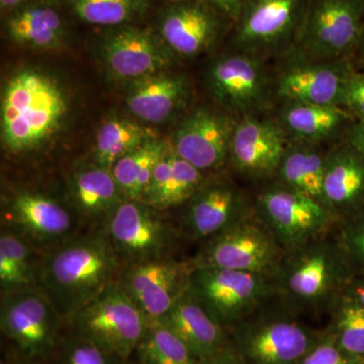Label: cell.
<instances>
[{
	"instance_id": "e0dca14e",
	"label": "cell",
	"mask_w": 364,
	"mask_h": 364,
	"mask_svg": "<svg viewBox=\"0 0 364 364\" xmlns=\"http://www.w3.org/2000/svg\"><path fill=\"white\" fill-rule=\"evenodd\" d=\"M287 136L277 122L255 114L242 117L232 135L230 165L249 181H273L289 143Z\"/></svg>"
},
{
	"instance_id": "d6986e66",
	"label": "cell",
	"mask_w": 364,
	"mask_h": 364,
	"mask_svg": "<svg viewBox=\"0 0 364 364\" xmlns=\"http://www.w3.org/2000/svg\"><path fill=\"white\" fill-rule=\"evenodd\" d=\"M353 69L347 59L299 58L275 80V93L286 102L342 107L344 88Z\"/></svg>"
},
{
	"instance_id": "836d02e7",
	"label": "cell",
	"mask_w": 364,
	"mask_h": 364,
	"mask_svg": "<svg viewBox=\"0 0 364 364\" xmlns=\"http://www.w3.org/2000/svg\"><path fill=\"white\" fill-rule=\"evenodd\" d=\"M328 314L330 321L326 331L342 350L364 363V309L341 294Z\"/></svg>"
},
{
	"instance_id": "f6af8a7d",
	"label": "cell",
	"mask_w": 364,
	"mask_h": 364,
	"mask_svg": "<svg viewBox=\"0 0 364 364\" xmlns=\"http://www.w3.org/2000/svg\"><path fill=\"white\" fill-rule=\"evenodd\" d=\"M16 364H33V363H28V361H21V363H18Z\"/></svg>"
},
{
	"instance_id": "603a6c76",
	"label": "cell",
	"mask_w": 364,
	"mask_h": 364,
	"mask_svg": "<svg viewBox=\"0 0 364 364\" xmlns=\"http://www.w3.org/2000/svg\"><path fill=\"white\" fill-rule=\"evenodd\" d=\"M162 323L179 337L198 359L230 346L229 333L189 291H186Z\"/></svg>"
},
{
	"instance_id": "277c9868",
	"label": "cell",
	"mask_w": 364,
	"mask_h": 364,
	"mask_svg": "<svg viewBox=\"0 0 364 364\" xmlns=\"http://www.w3.org/2000/svg\"><path fill=\"white\" fill-rule=\"evenodd\" d=\"M66 111L65 95L53 79L37 71L18 72L2 95L4 145L14 153L35 149L58 130Z\"/></svg>"
},
{
	"instance_id": "7402d4cb",
	"label": "cell",
	"mask_w": 364,
	"mask_h": 364,
	"mask_svg": "<svg viewBox=\"0 0 364 364\" xmlns=\"http://www.w3.org/2000/svg\"><path fill=\"white\" fill-rule=\"evenodd\" d=\"M203 2H183L170 6L163 14L160 32L167 46L183 57L205 51L219 36V18Z\"/></svg>"
},
{
	"instance_id": "ffe728a7",
	"label": "cell",
	"mask_w": 364,
	"mask_h": 364,
	"mask_svg": "<svg viewBox=\"0 0 364 364\" xmlns=\"http://www.w3.org/2000/svg\"><path fill=\"white\" fill-rule=\"evenodd\" d=\"M102 58L117 78L138 79L156 74L168 63V56L147 31L124 28L102 45Z\"/></svg>"
},
{
	"instance_id": "d590c367",
	"label": "cell",
	"mask_w": 364,
	"mask_h": 364,
	"mask_svg": "<svg viewBox=\"0 0 364 364\" xmlns=\"http://www.w3.org/2000/svg\"><path fill=\"white\" fill-rule=\"evenodd\" d=\"M334 236L353 277L364 275V208L341 220Z\"/></svg>"
},
{
	"instance_id": "f1b7e54d",
	"label": "cell",
	"mask_w": 364,
	"mask_h": 364,
	"mask_svg": "<svg viewBox=\"0 0 364 364\" xmlns=\"http://www.w3.org/2000/svg\"><path fill=\"white\" fill-rule=\"evenodd\" d=\"M42 251L23 235L2 227L0 232L1 294L38 287Z\"/></svg>"
},
{
	"instance_id": "f546056e",
	"label": "cell",
	"mask_w": 364,
	"mask_h": 364,
	"mask_svg": "<svg viewBox=\"0 0 364 364\" xmlns=\"http://www.w3.org/2000/svg\"><path fill=\"white\" fill-rule=\"evenodd\" d=\"M170 143L155 139L121 158L112 172L127 200H142L155 167L168 150Z\"/></svg>"
},
{
	"instance_id": "d6a6232c",
	"label": "cell",
	"mask_w": 364,
	"mask_h": 364,
	"mask_svg": "<svg viewBox=\"0 0 364 364\" xmlns=\"http://www.w3.org/2000/svg\"><path fill=\"white\" fill-rule=\"evenodd\" d=\"M138 364H196L198 358L161 321H150L135 352Z\"/></svg>"
},
{
	"instance_id": "7c38bea8",
	"label": "cell",
	"mask_w": 364,
	"mask_h": 364,
	"mask_svg": "<svg viewBox=\"0 0 364 364\" xmlns=\"http://www.w3.org/2000/svg\"><path fill=\"white\" fill-rule=\"evenodd\" d=\"M65 322L39 287L1 294L0 328L28 360L56 351Z\"/></svg>"
},
{
	"instance_id": "52a82bcc",
	"label": "cell",
	"mask_w": 364,
	"mask_h": 364,
	"mask_svg": "<svg viewBox=\"0 0 364 364\" xmlns=\"http://www.w3.org/2000/svg\"><path fill=\"white\" fill-rule=\"evenodd\" d=\"M284 249L253 210L200 244L193 268L217 267L272 275Z\"/></svg>"
},
{
	"instance_id": "7dc6e473",
	"label": "cell",
	"mask_w": 364,
	"mask_h": 364,
	"mask_svg": "<svg viewBox=\"0 0 364 364\" xmlns=\"http://www.w3.org/2000/svg\"><path fill=\"white\" fill-rule=\"evenodd\" d=\"M363 43L364 45V32H363V40H361V44H363Z\"/></svg>"
},
{
	"instance_id": "8fae6325",
	"label": "cell",
	"mask_w": 364,
	"mask_h": 364,
	"mask_svg": "<svg viewBox=\"0 0 364 364\" xmlns=\"http://www.w3.org/2000/svg\"><path fill=\"white\" fill-rule=\"evenodd\" d=\"M310 0H242L235 44L262 58L296 47Z\"/></svg>"
},
{
	"instance_id": "bcb514c9",
	"label": "cell",
	"mask_w": 364,
	"mask_h": 364,
	"mask_svg": "<svg viewBox=\"0 0 364 364\" xmlns=\"http://www.w3.org/2000/svg\"><path fill=\"white\" fill-rule=\"evenodd\" d=\"M124 364H138V363H136H136H130V361H127V363Z\"/></svg>"
},
{
	"instance_id": "5b68a950",
	"label": "cell",
	"mask_w": 364,
	"mask_h": 364,
	"mask_svg": "<svg viewBox=\"0 0 364 364\" xmlns=\"http://www.w3.org/2000/svg\"><path fill=\"white\" fill-rule=\"evenodd\" d=\"M65 323L72 332L127 363L145 336L150 320L117 282Z\"/></svg>"
},
{
	"instance_id": "74e56055",
	"label": "cell",
	"mask_w": 364,
	"mask_h": 364,
	"mask_svg": "<svg viewBox=\"0 0 364 364\" xmlns=\"http://www.w3.org/2000/svg\"><path fill=\"white\" fill-rule=\"evenodd\" d=\"M342 350L325 329L315 346L306 354L299 364H363Z\"/></svg>"
},
{
	"instance_id": "d4e9b609",
	"label": "cell",
	"mask_w": 364,
	"mask_h": 364,
	"mask_svg": "<svg viewBox=\"0 0 364 364\" xmlns=\"http://www.w3.org/2000/svg\"><path fill=\"white\" fill-rule=\"evenodd\" d=\"M70 198L79 219L98 225L100 229L114 208L126 200L112 170L97 164L73 174Z\"/></svg>"
},
{
	"instance_id": "8992f818",
	"label": "cell",
	"mask_w": 364,
	"mask_h": 364,
	"mask_svg": "<svg viewBox=\"0 0 364 364\" xmlns=\"http://www.w3.org/2000/svg\"><path fill=\"white\" fill-rule=\"evenodd\" d=\"M124 268L171 257L177 226L142 200H124L100 228Z\"/></svg>"
},
{
	"instance_id": "6da1fadb",
	"label": "cell",
	"mask_w": 364,
	"mask_h": 364,
	"mask_svg": "<svg viewBox=\"0 0 364 364\" xmlns=\"http://www.w3.org/2000/svg\"><path fill=\"white\" fill-rule=\"evenodd\" d=\"M124 269L102 229L93 230L42 253L38 287L66 321L117 284Z\"/></svg>"
},
{
	"instance_id": "f35d334b",
	"label": "cell",
	"mask_w": 364,
	"mask_h": 364,
	"mask_svg": "<svg viewBox=\"0 0 364 364\" xmlns=\"http://www.w3.org/2000/svg\"><path fill=\"white\" fill-rule=\"evenodd\" d=\"M342 107L356 121H364V71H353L345 85Z\"/></svg>"
},
{
	"instance_id": "e575fe53",
	"label": "cell",
	"mask_w": 364,
	"mask_h": 364,
	"mask_svg": "<svg viewBox=\"0 0 364 364\" xmlns=\"http://www.w3.org/2000/svg\"><path fill=\"white\" fill-rule=\"evenodd\" d=\"M143 7L144 0H73L76 14L92 25H121L140 14Z\"/></svg>"
},
{
	"instance_id": "9a60e30c",
	"label": "cell",
	"mask_w": 364,
	"mask_h": 364,
	"mask_svg": "<svg viewBox=\"0 0 364 364\" xmlns=\"http://www.w3.org/2000/svg\"><path fill=\"white\" fill-rule=\"evenodd\" d=\"M191 270V261L171 256L126 267L119 282L150 321H158L188 291Z\"/></svg>"
},
{
	"instance_id": "8d00e7d4",
	"label": "cell",
	"mask_w": 364,
	"mask_h": 364,
	"mask_svg": "<svg viewBox=\"0 0 364 364\" xmlns=\"http://www.w3.org/2000/svg\"><path fill=\"white\" fill-rule=\"evenodd\" d=\"M56 364H124L114 354L105 350L91 340L71 331L70 336L60 340Z\"/></svg>"
},
{
	"instance_id": "30bf717a",
	"label": "cell",
	"mask_w": 364,
	"mask_h": 364,
	"mask_svg": "<svg viewBox=\"0 0 364 364\" xmlns=\"http://www.w3.org/2000/svg\"><path fill=\"white\" fill-rule=\"evenodd\" d=\"M364 0H310L296 54L309 60L346 59L361 44Z\"/></svg>"
},
{
	"instance_id": "83f0119b",
	"label": "cell",
	"mask_w": 364,
	"mask_h": 364,
	"mask_svg": "<svg viewBox=\"0 0 364 364\" xmlns=\"http://www.w3.org/2000/svg\"><path fill=\"white\" fill-rule=\"evenodd\" d=\"M327 153L318 145L289 142L273 181L324 202V174Z\"/></svg>"
},
{
	"instance_id": "9c48e42d",
	"label": "cell",
	"mask_w": 364,
	"mask_h": 364,
	"mask_svg": "<svg viewBox=\"0 0 364 364\" xmlns=\"http://www.w3.org/2000/svg\"><path fill=\"white\" fill-rule=\"evenodd\" d=\"M253 208L284 250L332 233L339 223L323 203L273 181L253 196Z\"/></svg>"
},
{
	"instance_id": "7bdbcfd3",
	"label": "cell",
	"mask_w": 364,
	"mask_h": 364,
	"mask_svg": "<svg viewBox=\"0 0 364 364\" xmlns=\"http://www.w3.org/2000/svg\"><path fill=\"white\" fill-rule=\"evenodd\" d=\"M345 142L364 155V121H356L347 132Z\"/></svg>"
},
{
	"instance_id": "ab89813d",
	"label": "cell",
	"mask_w": 364,
	"mask_h": 364,
	"mask_svg": "<svg viewBox=\"0 0 364 364\" xmlns=\"http://www.w3.org/2000/svg\"><path fill=\"white\" fill-rule=\"evenodd\" d=\"M196 364H242V363L230 344L229 347L217 353L198 359Z\"/></svg>"
},
{
	"instance_id": "484cf974",
	"label": "cell",
	"mask_w": 364,
	"mask_h": 364,
	"mask_svg": "<svg viewBox=\"0 0 364 364\" xmlns=\"http://www.w3.org/2000/svg\"><path fill=\"white\" fill-rule=\"evenodd\" d=\"M355 122L344 107L286 102L279 123L294 142L318 145L348 132Z\"/></svg>"
},
{
	"instance_id": "c3c4849f",
	"label": "cell",
	"mask_w": 364,
	"mask_h": 364,
	"mask_svg": "<svg viewBox=\"0 0 364 364\" xmlns=\"http://www.w3.org/2000/svg\"><path fill=\"white\" fill-rule=\"evenodd\" d=\"M363 364H364V363H363Z\"/></svg>"
},
{
	"instance_id": "ac0fdd59",
	"label": "cell",
	"mask_w": 364,
	"mask_h": 364,
	"mask_svg": "<svg viewBox=\"0 0 364 364\" xmlns=\"http://www.w3.org/2000/svg\"><path fill=\"white\" fill-rule=\"evenodd\" d=\"M236 124L219 112L200 107L178 127L172 148L203 173L218 172L229 162L230 144Z\"/></svg>"
},
{
	"instance_id": "5bb4252c",
	"label": "cell",
	"mask_w": 364,
	"mask_h": 364,
	"mask_svg": "<svg viewBox=\"0 0 364 364\" xmlns=\"http://www.w3.org/2000/svg\"><path fill=\"white\" fill-rule=\"evenodd\" d=\"M181 237L202 244L253 210V198L226 179H208L184 203Z\"/></svg>"
},
{
	"instance_id": "b9f144b4",
	"label": "cell",
	"mask_w": 364,
	"mask_h": 364,
	"mask_svg": "<svg viewBox=\"0 0 364 364\" xmlns=\"http://www.w3.org/2000/svg\"><path fill=\"white\" fill-rule=\"evenodd\" d=\"M342 294L353 299L356 304L364 309V275L353 277L345 287Z\"/></svg>"
},
{
	"instance_id": "4dcf8cb0",
	"label": "cell",
	"mask_w": 364,
	"mask_h": 364,
	"mask_svg": "<svg viewBox=\"0 0 364 364\" xmlns=\"http://www.w3.org/2000/svg\"><path fill=\"white\" fill-rule=\"evenodd\" d=\"M6 30L14 42L38 49L59 45L64 36L62 18L49 6L23 9L7 21Z\"/></svg>"
},
{
	"instance_id": "1f68e13d",
	"label": "cell",
	"mask_w": 364,
	"mask_h": 364,
	"mask_svg": "<svg viewBox=\"0 0 364 364\" xmlns=\"http://www.w3.org/2000/svg\"><path fill=\"white\" fill-rule=\"evenodd\" d=\"M152 140L140 124L128 119H112L98 130L95 143V164L112 170L121 158Z\"/></svg>"
},
{
	"instance_id": "44dd1931",
	"label": "cell",
	"mask_w": 364,
	"mask_h": 364,
	"mask_svg": "<svg viewBox=\"0 0 364 364\" xmlns=\"http://www.w3.org/2000/svg\"><path fill=\"white\" fill-rule=\"evenodd\" d=\"M324 202L339 222L364 208V155L348 143L327 152Z\"/></svg>"
},
{
	"instance_id": "4fadbf2b",
	"label": "cell",
	"mask_w": 364,
	"mask_h": 364,
	"mask_svg": "<svg viewBox=\"0 0 364 364\" xmlns=\"http://www.w3.org/2000/svg\"><path fill=\"white\" fill-rule=\"evenodd\" d=\"M208 85L223 107L242 117L264 109L275 90L262 58L241 52L215 60L208 70Z\"/></svg>"
},
{
	"instance_id": "2e32d148",
	"label": "cell",
	"mask_w": 364,
	"mask_h": 364,
	"mask_svg": "<svg viewBox=\"0 0 364 364\" xmlns=\"http://www.w3.org/2000/svg\"><path fill=\"white\" fill-rule=\"evenodd\" d=\"M2 227L18 232L39 250H49L75 235V221L69 208L42 193L21 191L6 203Z\"/></svg>"
},
{
	"instance_id": "4316f807",
	"label": "cell",
	"mask_w": 364,
	"mask_h": 364,
	"mask_svg": "<svg viewBox=\"0 0 364 364\" xmlns=\"http://www.w3.org/2000/svg\"><path fill=\"white\" fill-rule=\"evenodd\" d=\"M188 93V79L184 76L156 73L135 80L127 104L139 119L148 123H162L178 109Z\"/></svg>"
},
{
	"instance_id": "7a4b0ae2",
	"label": "cell",
	"mask_w": 364,
	"mask_h": 364,
	"mask_svg": "<svg viewBox=\"0 0 364 364\" xmlns=\"http://www.w3.org/2000/svg\"><path fill=\"white\" fill-rule=\"evenodd\" d=\"M270 277L277 298L305 316L328 313L354 277L332 232L284 250Z\"/></svg>"
},
{
	"instance_id": "3957f363",
	"label": "cell",
	"mask_w": 364,
	"mask_h": 364,
	"mask_svg": "<svg viewBox=\"0 0 364 364\" xmlns=\"http://www.w3.org/2000/svg\"><path fill=\"white\" fill-rule=\"evenodd\" d=\"M242 364H299L323 334L277 296L228 331Z\"/></svg>"
},
{
	"instance_id": "cb8c5ba5",
	"label": "cell",
	"mask_w": 364,
	"mask_h": 364,
	"mask_svg": "<svg viewBox=\"0 0 364 364\" xmlns=\"http://www.w3.org/2000/svg\"><path fill=\"white\" fill-rule=\"evenodd\" d=\"M207 178V174L178 156L170 144L155 167L142 202L163 213L182 207Z\"/></svg>"
},
{
	"instance_id": "ee69618b",
	"label": "cell",
	"mask_w": 364,
	"mask_h": 364,
	"mask_svg": "<svg viewBox=\"0 0 364 364\" xmlns=\"http://www.w3.org/2000/svg\"><path fill=\"white\" fill-rule=\"evenodd\" d=\"M23 1L26 0H0V6L1 9H9V7L18 6Z\"/></svg>"
},
{
	"instance_id": "60d3db41",
	"label": "cell",
	"mask_w": 364,
	"mask_h": 364,
	"mask_svg": "<svg viewBox=\"0 0 364 364\" xmlns=\"http://www.w3.org/2000/svg\"><path fill=\"white\" fill-rule=\"evenodd\" d=\"M198 1L217 7L219 11L226 14L235 21L240 14L242 0H198Z\"/></svg>"
},
{
	"instance_id": "ba28073f",
	"label": "cell",
	"mask_w": 364,
	"mask_h": 364,
	"mask_svg": "<svg viewBox=\"0 0 364 364\" xmlns=\"http://www.w3.org/2000/svg\"><path fill=\"white\" fill-rule=\"evenodd\" d=\"M188 289L227 331L277 296L269 275L227 268H193Z\"/></svg>"
}]
</instances>
